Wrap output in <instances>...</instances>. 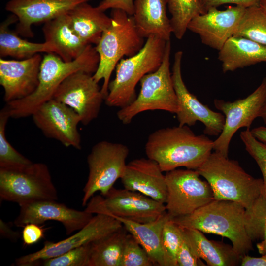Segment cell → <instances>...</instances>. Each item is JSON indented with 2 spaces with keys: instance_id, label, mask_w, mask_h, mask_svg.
Here are the masks:
<instances>
[{
  "instance_id": "1",
  "label": "cell",
  "mask_w": 266,
  "mask_h": 266,
  "mask_svg": "<svg viewBox=\"0 0 266 266\" xmlns=\"http://www.w3.org/2000/svg\"><path fill=\"white\" fill-rule=\"evenodd\" d=\"M205 134L196 135L188 126L159 129L148 136L145 145L147 158L156 161L163 172L180 167L197 170L213 149Z\"/></svg>"
},
{
  "instance_id": "2",
  "label": "cell",
  "mask_w": 266,
  "mask_h": 266,
  "mask_svg": "<svg viewBox=\"0 0 266 266\" xmlns=\"http://www.w3.org/2000/svg\"><path fill=\"white\" fill-rule=\"evenodd\" d=\"M100 61L95 47L88 44L76 59L64 61L54 53H47L42 59L39 83L35 91L24 99L6 103L11 118H21L32 116L43 103L53 98L61 83L69 75L84 71L93 74Z\"/></svg>"
},
{
  "instance_id": "3",
  "label": "cell",
  "mask_w": 266,
  "mask_h": 266,
  "mask_svg": "<svg viewBox=\"0 0 266 266\" xmlns=\"http://www.w3.org/2000/svg\"><path fill=\"white\" fill-rule=\"evenodd\" d=\"M245 207L238 202L215 200L190 214L172 219L182 228L226 237L242 257L253 249L245 229Z\"/></svg>"
},
{
  "instance_id": "4",
  "label": "cell",
  "mask_w": 266,
  "mask_h": 266,
  "mask_svg": "<svg viewBox=\"0 0 266 266\" xmlns=\"http://www.w3.org/2000/svg\"><path fill=\"white\" fill-rule=\"evenodd\" d=\"M208 182L215 200L238 202L250 208L264 189L263 179L247 173L237 161L211 153L196 170Z\"/></svg>"
},
{
  "instance_id": "5",
  "label": "cell",
  "mask_w": 266,
  "mask_h": 266,
  "mask_svg": "<svg viewBox=\"0 0 266 266\" xmlns=\"http://www.w3.org/2000/svg\"><path fill=\"white\" fill-rule=\"evenodd\" d=\"M111 23L105 30L95 48L99 55L97 70L93 77L98 83L103 80L101 92L105 97L113 71L124 56L131 57L143 46L144 38L139 33L133 16L119 9H113Z\"/></svg>"
},
{
  "instance_id": "6",
  "label": "cell",
  "mask_w": 266,
  "mask_h": 266,
  "mask_svg": "<svg viewBox=\"0 0 266 266\" xmlns=\"http://www.w3.org/2000/svg\"><path fill=\"white\" fill-rule=\"evenodd\" d=\"M166 41L156 36H149L136 54L119 62L115 67V77L109 82L104 100L108 106L121 108L133 101L136 98L137 83L145 75L160 66Z\"/></svg>"
},
{
  "instance_id": "7",
  "label": "cell",
  "mask_w": 266,
  "mask_h": 266,
  "mask_svg": "<svg viewBox=\"0 0 266 266\" xmlns=\"http://www.w3.org/2000/svg\"><path fill=\"white\" fill-rule=\"evenodd\" d=\"M171 49L170 40L166 41L160 66L141 79V89L135 99L117 112L123 124L130 123L135 116L146 111L160 110L176 114L179 111L178 100L170 70Z\"/></svg>"
},
{
  "instance_id": "8",
  "label": "cell",
  "mask_w": 266,
  "mask_h": 266,
  "mask_svg": "<svg viewBox=\"0 0 266 266\" xmlns=\"http://www.w3.org/2000/svg\"><path fill=\"white\" fill-rule=\"evenodd\" d=\"M0 198L21 206L42 200H58V196L47 165L33 162L19 168H0Z\"/></svg>"
},
{
  "instance_id": "9",
  "label": "cell",
  "mask_w": 266,
  "mask_h": 266,
  "mask_svg": "<svg viewBox=\"0 0 266 266\" xmlns=\"http://www.w3.org/2000/svg\"><path fill=\"white\" fill-rule=\"evenodd\" d=\"M129 154L128 147L122 143L103 140L93 146L87 159L89 173L83 189V206L97 192L106 195L115 182L121 179Z\"/></svg>"
},
{
  "instance_id": "10",
  "label": "cell",
  "mask_w": 266,
  "mask_h": 266,
  "mask_svg": "<svg viewBox=\"0 0 266 266\" xmlns=\"http://www.w3.org/2000/svg\"><path fill=\"white\" fill-rule=\"evenodd\" d=\"M102 197L93 196L85 211L127 219L136 222H153L166 212L165 204L140 193L112 188Z\"/></svg>"
},
{
  "instance_id": "11",
  "label": "cell",
  "mask_w": 266,
  "mask_h": 266,
  "mask_svg": "<svg viewBox=\"0 0 266 266\" xmlns=\"http://www.w3.org/2000/svg\"><path fill=\"white\" fill-rule=\"evenodd\" d=\"M166 211L173 218L190 214L215 200L212 190L196 170L175 169L165 174Z\"/></svg>"
},
{
  "instance_id": "12",
  "label": "cell",
  "mask_w": 266,
  "mask_h": 266,
  "mask_svg": "<svg viewBox=\"0 0 266 266\" xmlns=\"http://www.w3.org/2000/svg\"><path fill=\"white\" fill-rule=\"evenodd\" d=\"M123 227L117 218L98 213L73 235L57 242L46 241L40 250L17 258V266H35L46 259L59 256L70 250L91 243Z\"/></svg>"
},
{
  "instance_id": "13",
  "label": "cell",
  "mask_w": 266,
  "mask_h": 266,
  "mask_svg": "<svg viewBox=\"0 0 266 266\" xmlns=\"http://www.w3.org/2000/svg\"><path fill=\"white\" fill-rule=\"evenodd\" d=\"M266 101V77L260 85L247 97L234 101L215 99L216 108L225 115L222 132L213 141L215 152L228 157L230 142L235 133L241 128L250 127L254 120L260 117Z\"/></svg>"
},
{
  "instance_id": "14",
  "label": "cell",
  "mask_w": 266,
  "mask_h": 266,
  "mask_svg": "<svg viewBox=\"0 0 266 266\" xmlns=\"http://www.w3.org/2000/svg\"><path fill=\"white\" fill-rule=\"evenodd\" d=\"M52 99L72 108L85 126L98 117L105 100L93 74L84 71L67 76L59 86Z\"/></svg>"
},
{
  "instance_id": "15",
  "label": "cell",
  "mask_w": 266,
  "mask_h": 266,
  "mask_svg": "<svg viewBox=\"0 0 266 266\" xmlns=\"http://www.w3.org/2000/svg\"><path fill=\"white\" fill-rule=\"evenodd\" d=\"M182 51L175 53L171 77L178 98L179 110L176 114L179 125L194 126L198 122L204 126V134L219 136L223 131L225 117L202 103L187 89L182 78Z\"/></svg>"
},
{
  "instance_id": "16",
  "label": "cell",
  "mask_w": 266,
  "mask_h": 266,
  "mask_svg": "<svg viewBox=\"0 0 266 266\" xmlns=\"http://www.w3.org/2000/svg\"><path fill=\"white\" fill-rule=\"evenodd\" d=\"M32 116L35 126L46 137L55 139L66 147L81 149V137L78 130L81 119L71 107L51 99Z\"/></svg>"
},
{
  "instance_id": "17",
  "label": "cell",
  "mask_w": 266,
  "mask_h": 266,
  "mask_svg": "<svg viewBox=\"0 0 266 266\" xmlns=\"http://www.w3.org/2000/svg\"><path fill=\"white\" fill-rule=\"evenodd\" d=\"M245 10L238 5L227 7L224 10L210 8L193 18L187 30L199 35L203 44L219 51L233 36Z\"/></svg>"
},
{
  "instance_id": "18",
  "label": "cell",
  "mask_w": 266,
  "mask_h": 266,
  "mask_svg": "<svg viewBox=\"0 0 266 266\" xmlns=\"http://www.w3.org/2000/svg\"><path fill=\"white\" fill-rule=\"evenodd\" d=\"M20 207L19 214L14 221L16 226L24 227L29 223L40 225L47 221H56L62 223L67 235L81 229L93 217V214L85 210H77L54 200L36 201Z\"/></svg>"
},
{
  "instance_id": "19",
  "label": "cell",
  "mask_w": 266,
  "mask_h": 266,
  "mask_svg": "<svg viewBox=\"0 0 266 266\" xmlns=\"http://www.w3.org/2000/svg\"><path fill=\"white\" fill-rule=\"evenodd\" d=\"M93 0H9L5 10L18 18L16 32L32 38L33 24L44 23L67 13L79 4Z\"/></svg>"
},
{
  "instance_id": "20",
  "label": "cell",
  "mask_w": 266,
  "mask_h": 266,
  "mask_svg": "<svg viewBox=\"0 0 266 266\" xmlns=\"http://www.w3.org/2000/svg\"><path fill=\"white\" fill-rule=\"evenodd\" d=\"M43 57L40 53L23 60L0 59V84L6 103L26 98L36 89Z\"/></svg>"
},
{
  "instance_id": "21",
  "label": "cell",
  "mask_w": 266,
  "mask_h": 266,
  "mask_svg": "<svg viewBox=\"0 0 266 266\" xmlns=\"http://www.w3.org/2000/svg\"><path fill=\"white\" fill-rule=\"evenodd\" d=\"M163 172L156 161L142 158L127 164L121 179L124 188L140 193L165 204L167 187Z\"/></svg>"
},
{
  "instance_id": "22",
  "label": "cell",
  "mask_w": 266,
  "mask_h": 266,
  "mask_svg": "<svg viewBox=\"0 0 266 266\" xmlns=\"http://www.w3.org/2000/svg\"><path fill=\"white\" fill-rule=\"evenodd\" d=\"M168 0H134L133 15L135 26L143 37H158L170 40L172 33L166 14Z\"/></svg>"
},
{
  "instance_id": "23",
  "label": "cell",
  "mask_w": 266,
  "mask_h": 266,
  "mask_svg": "<svg viewBox=\"0 0 266 266\" xmlns=\"http://www.w3.org/2000/svg\"><path fill=\"white\" fill-rule=\"evenodd\" d=\"M184 238L193 252L209 266L240 265L242 257L232 245L207 239L201 231L184 228Z\"/></svg>"
},
{
  "instance_id": "24",
  "label": "cell",
  "mask_w": 266,
  "mask_h": 266,
  "mask_svg": "<svg viewBox=\"0 0 266 266\" xmlns=\"http://www.w3.org/2000/svg\"><path fill=\"white\" fill-rule=\"evenodd\" d=\"M224 73L266 62V46L241 36L230 38L219 51Z\"/></svg>"
},
{
  "instance_id": "25",
  "label": "cell",
  "mask_w": 266,
  "mask_h": 266,
  "mask_svg": "<svg viewBox=\"0 0 266 266\" xmlns=\"http://www.w3.org/2000/svg\"><path fill=\"white\" fill-rule=\"evenodd\" d=\"M42 31L45 41L52 44L56 54L66 62L76 59L88 45L72 30L67 13L45 22Z\"/></svg>"
},
{
  "instance_id": "26",
  "label": "cell",
  "mask_w": 266,
  "mask_h": 266,
  "mask_svg": "<svg viewBox=\"0 0 266 266\" xmlns=\"http://www.w3.org/2000/svg\"><path fill=\"white\" fill-rule=\"evenodd\" d=\"M67 14L74 33L88 44L96 45L111 23L104 11L88 2L78 4Z\"/></svg>"
},
{
  "instance_id": "27",
  "label": "cell",
  "mask_w": 266,
  "mask_h": 266,
  "mask_svg": "<svg viewBox=\"0 0 266 266\" xmlns=\"http://www.w3.org/2000/svg\"><path fill=\"white\" fill-rule=\"evenodd\" d=\"M119 220L129 233L145 249L154 266H165L162 248V233L166 222L171 218L166 212L156 220L147 223L136 222L111 216Z\"/></svg>"
},
{
  "instance_id": "28",
  "label": "cell",
  "mask_w": 266,
  "mask_h": 266,
  "mask_svg": "<svg viewBox=\"0 0 266 266\" xmlns=\"http://www.w3.org/2000/svg\"><path fill=\"white\" fill-rule=\"evenodd\" d=\"M18 22L17 17L11 14L0 25V56H10L18 60L30 58L41 52L54 53L55 48L50 43H34L18 36L16 32L9 29V26Z\"/></svg>"
},
{
  "instance_id": "29",
  "label": "cell",
  "mask_w": 266,
  "mask_h": 266,
  "mask_svg": "<svg viewBox=\"0 0 266 266\" xmlns=\"http://www.w3.org/2000/svg\"><path fill=\"white\" fill-rule=\"evenodd\" d=\"M127 232L123 226L90 243L89 266H121Z\"/></svg>"
},
{
  "instance_id": "30",
  "label": "cell",
  "mask_w": 266,
  "mask_h": 266,
  "mask_svg": "<svg viewBox=\"0 0 266 266\" xmlns=\"http://www.w3.org/2000/svg\"><path fill=\"white\" fill-rule=\"evenodd\" d=\"M233 36L266 46V13L259 5L245 8Z\"/></svg>"
},
{
  "instance_id": "31",
  "label": "cell",
  "mask_w": 266,
  "mask_h": 266,
  "mask_svg": "<svg viewBox=\"0 0 266 266\" xmlns=\"http://www.w3.org/2000/svg\"><path fill=\"white\" fill-rule=\"evenodd\" d=\"M167 6L172 33L181 39L187 30L188 24L196 16L201 14L199 0H168Z\"/></svg>"
},
{
  "instance_id": "32",
  "label": "cell",
  "mask_w": 266,
  "mask_h": 266,
  "mask_svg": "<svg viewBox=\"0 0 266 266\" xmlns=\"http://www.w3.org/2000/svg\"><path fill=\"white\" fill-rule=\"evenodd\" d=\"M10 117L5 105L0 112V168H16L28 166L33 162L17 151L6 136V127Z\"/></svg>"
},
{
  "instance_id": "33",
  "label": "cell",
  "mask_w": 266,
  "mask_h": 266,
  "mask_svg": "<svg viewBox=\"0 0 266 266\" xmlns=\"http://www.w3.org/2000/svg\"><path fill=\"white\" fill-rule=\"evenodd\" d=\"M245 226L252 241L266 238V191L263 189L251 207L245 209Z\"/></svg>"
},
{
  "instance_id": "34",
  "label": "cell",
  "mask_w": 266,
  "mask_h": 266,
  "mask_svg": "<svg viewBox=\"0 0 266 266\" xmlns=\"http://www.w3.org/2000/svg\"><path fill=\"white\" fill-rule=\"evenodd\" d=\"M184 238L183 228L171 218L165 223L162 233V248L165 266H178L177 255Z\"/></svg>"
},
{
  "instance_id": "35",
  "label": "cell",
  "mask_w": 266,
  "mask_h": 266,
  "mask_svg": "<svg viewBox=\"0 0 266 266\" xmlns=\"http://www.w3.org/2000/svg\"><path fill=\"white\" fill-rule=\"evenodd\" d=\"M149 255L130 233L127 235L123 247L121 266H152Z\"/></svg>"
},
{
  "instance_id": "36",
  "label": "cell",
  "mask_w": 266,
  "mask_h": 266,
  "mask_svg": "<svg viewBox=\"0 0 266 266\" xmlns=\"http://www.w3.org/2000/svg\"><path fill=\"white\" fill-rule=\"evenodd\" d=\"M90 243L41 262L43 266H89Z\"/></svg>"
},
{
  "instance_id": "37",
  "label": "cell",
  "mask_w": 266,
  "mask_h": 266,
  "mask_svg": "<svg viewBox=\"0 0 266 266\" xmlns=\"http://www.w3.org/2000/svg\"><path fill=\"white\" fill-rule=\"evenodd\" d=\"M240 137L245 150L255 161L261 171L266 191V145L253 136L250 128L242 131Z\"/></svg>"
},
{
  "instance_id": "38",
  "label": "cell",
  "mask_w": 266,
  "mask_h": 266,
  "mask_svg": "<svg viewBox=\"0 0 266 266\" xmlns=\"http://www.w3.org/2000/svg\"><path fill=\"white\" fill-rule=\"evenodd\" d=\"M178 266H206L202 259L192 251L184 238L177 255Z\"/></svg>"
},
{
  "instance_id": "39",
  "label": "cell",
  "mask_w": 266,
  "mask_h": 266,
  "mask_svg": "<svg viewBox=\"0 0 266 266\" xmlns=\"http://www.w3.org/2000/svg\"><path fill=\"white\" fill-rule=\"evenodd\" d=\"M262 0H199L202 14L205 13L210 8H217L225 4H233L245 8L259 5Z\"/></svg>"
},
{
  "instance_id": "40",
  "label": "cell",
  "mask_w": 266,
  "mask_h": 266,
  "mask_svg": "<svg viewBox=\"0 0 266 266\" xmlns=\"http://www.w3.org/2000/svg\"><path fill=\"white\" fill-rule=\"evenodd\" d=\"M44 230L39 225L29 223L24 227L22 232V238L25 245H32L38 242L43 237Z\"/></svg>"
},
{
  "instance_id": "41",
  "label": "cell",
  "mask_w": 266,
  "mask_h": 266,
  "mask_svg": "<svg viewBox=\"0 0 266 266\" xmlns=\"http://www.w3.org/2000/svg\"><path fill=\"white\" fill-rule=\"evenodd\" d=\"M97 7L103 11L109 9H121L130 16H133L134 11L133 0H102Z\"/></svg>"
},
{
  "instance_id": "42",
  "label": "cell",
  "mask_w": 266,
  "mask_h": 266,
  "mask_svg": "<svg viewBox=\"0 0 266 266\" xmlns=\"http://www.w3.org/2000/svg\"><path fill=\"white\" fill-rule=\"evenodd\" d=\"M241 266H266V254L260 257H254L245 255L240 263Z\"/></svg>"
},
{
  "instance_id": "43",
  "label": "cell",
  "mask_w": 266,
  "mask_h": 266,
  "mask_svg": "<svg viewBox=\"0 0 266 266\" xmlns=\"http://www.w3.org/2000/svg\"><path fill=\"white\" fill-rule=\"evenodd\" d=\"M0 233L2 237L13 241L17 240L20 235L18 232L13 231L10 226L1 219L0 220Z\"/></svg>"
},
{
  "instance_id": "44",
  "label": "cell",
  "mask_w": 266,
  "mask_h": 266,
  "mask_svg": "<svg viewBox=\"0 0 266 266\" xmlns=\"http://www.w3.org/2000/svg\"><path fill=\"white\" fill-rule=\"evenodd\" d=\"M251 133L256 139L266 145V127L254 128L251 130Z\"/></svg>"
},
{
  "instance_id": "45",
  "label": "cell",
  "mask_w": 266,
  "mask_h": 266,
  "mask_svg": "<svg viewBox=\"0 0 266 266\" xmlns=\"http://www.w3.org/2000/svg\"><path fill=\"white\" fill-rule=\"evenodd\" d=\"M256 246L260 254H266V238L258 243Z\"/></svg>"
},
{
  "instance_id": "46",
  "label": "cell",
  "mask_w": 266,
  "mask_h": 266,
  "mask_svg": "<svg viewBox=\"0 0 266 266\" xmlns=\"http://www.w3.org/2000/svg\"><path fill=\"white\" fill-rule=\"evenodd\" d=\"M260 117L262 119L264 123L266 124V101L262 108Z\"/></svg>"
},
{
  "instance_id": "47",
  "label": "cell",
  "mask_w": 266,
  "mask_h": 266,
  "mask_svg": "<svg viewBox=\"0 0 266 266\" xmlns=\"http://www.w3.org/2000/svg\"><path fill=\"white\" fill-rule=\"evenodd\" d=\"M259 5L266 13V0H262Z\"/></svg>"
}]
</instances>
